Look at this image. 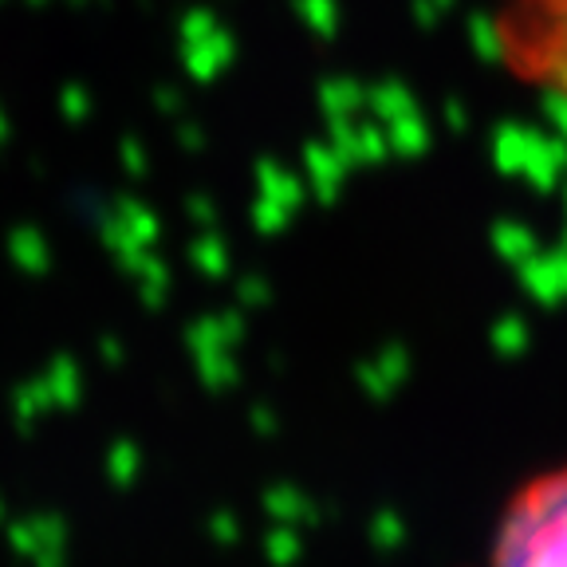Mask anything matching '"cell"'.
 <instances>
[{"mask_svg":"<svg viewBox=\"0 0 567 567\" xmlns=\"http://www.w3.org/2000/svg\"><path fill=\"white\" fill-rule=\"evenodd\" d=\"M485 48L516 91L567 111V0H493Z\"/></svg>","mask_w":567,"mask_h":567,"instance_id":"6da1fadb","label":"cell"},{"mask_svg":"<svg viewBox=\"0 0 567 567\" xmlns=\"http://www.w3.org/2000/svg\"><path fill=\"white\" fill-rule=\"evenodd\" d=\"M477 567H567V465L513 488Z\"/></svg>","mask_w":567,"mask_h":567,"instance_id":"7a4b0ae2","label":"cell"}]
</instances>
